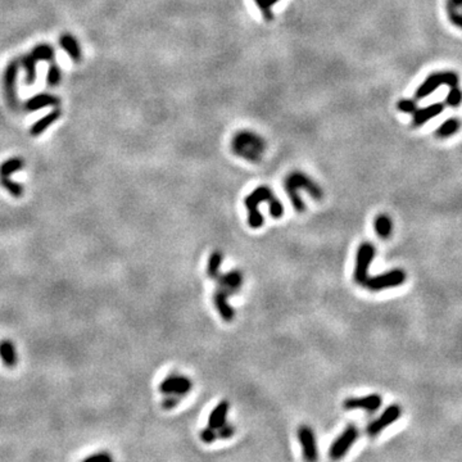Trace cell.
<instances>
[{"label": "cell", "mask_w": 462, "mask_h": 462, "mask_svg": "<svg viewBox=\"0 0 462 462\" xmlns=\"http://www.w3.org/2000/svg\"><path fill=\"white\" fill-rule=\"evenodd\" d=\"M61 103L58 97L55 95L48 94V92H40V94L33 95L32 98L26 100L23 104V109L27 112H33V110L41 109L45 107H56Z\"/></svg>", "instance_id": "e0dca14e"}, {"label": "cell", "mask_w": 462, "mask_h": 462, "mask_svg": "<svg viewBox=\"0 0 462 462\" xmlns=\"http://www.w3.org/2000/svg\"><path fill=\"white\" fill-rule=\"evenodd\" d=\"M200 439H202L203 443L205 444H212L215 443L216 440L218 439L217 433H216V429L212 428H204L202 431H200Z\"/></svg>", "instance_id": "4dcf8cb0"}, {"label": "cell", "mask_w": 462, "mask_h": 462, "mask_svg": "<svg viewBox=\"0 0 462 462\" xmlns=\"http://www.w3.org/2000/svg\"><path fill=\"white\" fill-rule=\"evenodd\" d=\"M20 66H22L26 71V84L27 85H33L36 80V63L37 62L35 59H32V56L30 54H25V55L21 56L20 59Z\"/></svg>", "instance_id": "cb8c5ba5"}, {"label": "cell", "mask_w": 462, "mask_h": 462, "mask_svg": "<svg viewBox=\"0 0 462 462\" xmlns=\"http://www.w3.org/2000/svg\"><path fill=\"white\" fill-rule=\"evenodd\" d=\"M228 297L230 295L222 287L217 286V289L213 293V304L225 322H231L235 318V311L228 304Z\"/></svg>", "instance_id": "9a60e30c"}, {"label": "cell", "mask_w": 462, "mask_h": 462, "mask_svg": "<svg viewBox=\"0 0 462 462\" xmlns=\"http://www.w3.org/2000/svg\"><path fill=\"white\" fill-rule=\"evenodd\" d=\"M284 189L297 212H303L305 209V204L299 194L300 190H305L315 200H321L323 198L322 187L302 171L290 172L284 180Z\"/></svg>", "instance_id": "7a4b0ae2"}, {"label": "cell", "mask_w": 462, "mask_h": 462, "mask_svg": "<svg viewBox=\"0 0 462 462\" xmlns=\"http://www.w3.org/2000/svg\"><path fill=\"white\" fill-rule=\"evenodd\" d=\"M297 436L300 447H302L303 458L305 461H316L318 457V449L317 443H316V435L312 428L308 425H300L298 428Z\"/></svg>", "instance_id": "7c38bea8"}, {"label": "cell", "mask_w": 462, "mask_h": 462, "mask_svg": "<svg viewBox=\"0 0 462 462\" xmlns=\"http://www.w3.org/2000/svg\"><path fill=\"white\" fill-rule=\"evenodd\" d=\"M216 433H217L218 439H228L235 434V429L231 424L225 422L221 428L216 429Z\"/></svg>", "instance_id": "d6a6232c"}, {"label": "cell", "mask_w": 462, "mask_h": 462, "mask_svg": "<svg viewBox=\"0 0 462 462\" xmlns=\"http://www.w3.org/2000/svg\"><path fill=\"white\" fill-rule=\"evenodd\" d=\"M375 233L381 239L390 238L393 233V221L388 215H379L374 222Z\"/></svg>", "instance_id": "7402d4cb"}, {"label": "cell", "mask_w": 462, "mask_h": 462, "mask_svg": "<svg viewBox=\"0 0 462 462\" xmlns=\"http://www.w3.org/2000/svg\"><path fill=\"white\" fill-rule=\"evenodd\" d=\"M28 54H30V55L32 56V59H35L36 62H38V61L53 62L54 58H55V51H54V48L48 43L38 44V45H36L35 48H33Z\"/></svg>", "instance_id": "603a6c76"}, {"label": "cell", "mask_w": 462, "mask_h": 462, "mask_svg": "<svg viewBox=\"0 0 462 462\" xmlns=\"http://www.w3.org/2000/svg\"><path fill=\"white\" fill-rule=\"evenodd\" d=\"M447 5L459 9V8L462 7V0H448V2H447Z\"/></svg>", "instance_id": "d590c367"}, {"label": "cell", "mask_w": 462, "mask_h": 462, "mask_svg": "<svg viewBox=\"0 0 462 462\" xmlns=\"http://www.w3.org/2000/svg\"><path fill=\"white\" fill-rule=\"evenodd\" d=\"M253 2L256 3L258 9L261 10L264 21L268 22V21L272 20V7H274L275 4H277L280 0H253Z\"/></svg>", "instance_id": "83f0119b"}, {"label": "cell", "mask_w": 462, "mask_h": 462, "mask_svg": "<svg viewBox=\"0 0 462 462\" xmlns=\"http://www.w3.org/2000/svg\"><path fill=\"white\" fill-rule=\"evenodd\" d=\"M447 12H448V17L451 22L457 27L462 28V12H459L457 8L449 7V5H447Z\"/></svg>", "instance_id": "1f68e13d"}, {"label": "cell", "mask_w": 462, "mask_h": 462, "mask_svg": "<svg viewBox=\"0 0 462 462\" xmlns=\"http://www.w3.org/2000/svg\"><path fill=\"white\" fill-rule=\"evenodd\" d=\"M0 358L7 367H14L17 364V352H15L14 344L10 340L5 339V340L0 341Z\"/></svg>", "instance_id": "44dd1931"}, {"label": "cell", "mask_w": 462, "mask_h": 462, "mask_svg": "<svg viewBox=\"0 0 462 462\" xmlns=\"http://www.w3.org/2000/svg\"><path fill=\"white\" fill-rule=\"evenodd\" d=\"M180 399H181V397H179V395L167 394V397L162 400V407L167 411L172 410V408H175L177 405H179Z\"/></svg>", "instance_id": "836d02e7"}, {"label": "cell", "mask_w": 462, "mask_h": 462, "mask_svg": "<svg viewBox=\"0 0 462 462\" xmlns=\"http://www.w3.org/2000/svg\"><path fill=\"white\" fill-rule=\"evenodd\" d=\"M25 167V161L20 157H12L0 164V185L10 192L14 198H21L23 195V186L18 182L10 180V175L15 171H20Z\"/></svg>", "instance_id": "5b68a950"}, {"label": "cell", "mask_w": 462, "mask_h": 462, "mask_svg": "<svg viewBox=\"0 0 462 462\" xmlns=\"http://www.w3.org/2000/svg\"><path fill=\"white\" fill-rule=\"evenodd\" d=\"M461 103H462V90L459 89L458 85H457V86H452L451 89H449L448 95H447L446 98V104L448 105V107L457 108L461 105Z\"/></svg>", "instance_id": "f1b7e54d"}, {"label": "cell", "mask_w": 462, "mask_h": 462, "mask_svg": "<svg viewBox=\"0 0 462 462\" xmlns=\"http://www.w3.org/2000/svg\"><path fill=\"white\" fill-rule=\"evenodd\" d=\"M359 435V431L356 425L351 424L344 429L343 433L333 441V444L329 448V456L331 459H339L346 454V452L352 448L354 441L357 440Z\"/></svg>", "instance_id": "ba28073f"}, {"label": "cell", "mask_w": 462, "mask_h": 462, "mask_svg": "<svg viewBox=\"0 0 462 462\" xmlns=\"http://www.w3.org/2000/svg\"><path fill=\"white\" fill-rule=\"evenodd\" d=\"M231 150L239 158H243L252 163L261 162L267 144L261 135L251 130H239L231 138Z\"/></svg>", "instance_id": "3957f363"}, {"label": "cell", "mask_w": 462, "mask_h": 462, "mask_svg": "<svg viewBox=\"0 0 462 462\" xmlns=\"http://www.w3.org/2000/svg\"><path fill=\"white\" fill-rule=\"evenodd\" d=\"M243 272L240 270H233L226 274H218L215 281L217 282L218 287H222L228 295H233L239 293L241 285H243Z\"/></svg>", "instance_id": "5bb4252c"}, {"label": "cell", "mask_w": 462, "mask_h": 462, "mask_svg": "<svg viewBox=\"0 0 462 462\" xmlns=\"http://www.w3.org/2000/svg\"><path fill=\"white\" fill-rule=\"evenodd\" d=\"M18 68H20V61L18 59H12L8 63L7 68L4 71L3 76V85H4V95L7 99L8 105L12 109H18L20 102L17 98V91H15V80H17Z\"/></svg>", "instance_id": "9c48e42d"}, {"label": "cell", "mask_w": 462, "mask_h": 462, "mask_svg": "<svg viewBox=\"0 0 462 462\" xmlns=\"http://www.w3.org/2000/svg\"><path fill=\"white\" fill-rule=\"evenodd\" d=\"M459 82V76L453 71H443V72H434V73L429 74L425 80H424L422 84L417 87L415 92V98L417 100L424 99V98L429 97L430 94H433L438 87L443 86H457Z\"/></svg>", "instance_id": "277c9868"}, {"label": "cell", "mask_w": 462, "mask_h": 462, "mask_svg": "<svg viewBox=\"0 0 462 462\" xmlns=\"http://www.w3.org/2000/svg\"><path fill=\"white\" fill-rule=\"evenodd\" d=\"M262 202L268 203L270 213L274 218H281L284 215V205L281 200L275 197L274 191L268 186L256 187L244 199V205L248 209V225L252 228H261L263 226V216L258 210Z\"/></svg>", "instance_id": "6da1fadb"}, {"label": "cell", "mask_w": 462, "mask_h": 462, "mask_svg": "<svg viewBox=\"0 0 462 462\" xmlns=\"http://www.w3.org/2000/svg\"><path fill=\"white\" fill-rule=\"evenodd\" d=\"M222 259H223V254L221 253L220 251H215L209 256V259H208V263H207V275L209 279L215 280L216 277H217V275L220 274V268H221V263H222Z\"/></svg>", "instance_id": "484cf974"}, {"label": "cell", "mask_w": 462, "mask_h": 462, "mask_svg": "<svg viewBox=\"0 0 462 462\" xmlns=\"http://www.w3.org/2000/svg\"><path fill=\"white\" fill-rule=\"evenodd\" d=\"M444 110L443 103H433L424 108H417L412 113V126L413 127H421L425 125L431 118H435Z\"/></svg>", "instance_id": "2e32d148"}, {"label": "cell", "mask_w": 462, "mask_h": 462, "mask_svg": "<svg viewBox=\"0 0 462 462\" xmlns=\"http://www.w3.org/2000/svg\"><path fill=\"white\" fill-rule=\"evenodd\" d=\"M459 126H461L459 120H457V118H449V120L444 121V122L439 126L435 133L438 138L447 139L449 138V136L454 135V133L459 130Z\"/></svg>", "instance_id": "d4e9b609"}, {"label": "cell", "mask_w": 462, "mask_h": 462, "mask_svg": "<svg viewBox=\"0 0 462 462\" xmlns=\"http://www.w3.org/2000/svg\"><path fill=\"white\" fill-rule=\"evenodd\" d=\"M62 116L61 109H53L51 112H49L48 114H45L44 117H41L40 120L36 121L32 126L30 127V133L32 136H40L44 131L48 127H50L56 120H59Z\"/></svg>", "instance_id": "ffe728a7"}, {"label": "cell", "mask_w": 462, "mask_h": 462, "mask_svg": "<svg viewBox=\"0 0 462 462\" xmlns=\"http://www.w3.org/2000/svg\"><path fill=\"white\" fill-rule=\"evenodd\" d=\"M398 110L403 113H407V114H412L416 109H417V105L416 102L412 99H400L397 103Z\"/></svg>", "instance_id": "f546056e"}, {"label": "cell", "mask_w": 462, "mask_h": 462, "mask_svg": "<svg viewBox=\"0 0 462 462\" xmlns=\"http://www.w3.org/2000/svg\"><path fill=\"white\" fill-rule=\"evenodd\" d=\"M59 45H61V48L64 49V51L68 54V56L74 62V63L81 62L82 51L79 45V41L76 40L74 36H72L71 33H63V35H61V37H59Z\"/></svg>", "instance_id": "ac0fdd59"}, {"label": "cell", "mask_w": 462, "mask_h": 462, "mask_svg": "<svg viewBox=\"0 0 462 462\" xmlns=\"http://www.w3.org/2000/svg\"><path fill=\"white\" fill-rule=\"evenodd\" d=\"M98 459H103V461H110L112 459V456L107 452H100L98 454H92V456L87 457L86 461H98Z\"/></svg>", "instance_id": "e575fe53"}, {"label": "cell", "mask_w": 462, "mask_h": 462, "mask_svg": "<svg viewBox=\"0 0 462 462\" xmlns=\"http://www.w3.org/2000/svg\"><path fill=\"white\" fill-rule=\"evenodd\" d=\"M62 81V71L59 68L58 64L55 63V61L49 62V68L48 73H46V85L49 87H55L61 84Z\"/></svg>", "instance_id": "4316f807"}, {"label": "cell", "mask_w": 462, "mask_h": 462, "mask_svg": "<svg viewBox=\"0 0 462 462\" xmlns=\"http://www.w3.org/2000/svg\"><path fill=\"white\" fill-rule=\"evenodd\" d=\"M192 382L187 376L179 374H171L162 380L159 384V392L162 394H174L182 397L191 390Z\"/></svg>", "instance_id": "30bf717a"}, {"label": "cell", "mask_w": 462, "mask_h": 462, "mask_svg": "<svg viewBox=\"0 0 462 462\" xmlns=\"http://www.w3.org/2000/svg\"><path fill=\"white\" fill-rule=\"evenodd\" d=\"M382 398L379 394H369L363 397H352L344 400L345 410H364L369 413H374L381 407Z\"/></svg>", "instance_id": "4fadbf2b"}, {"label": "cell", "mask_w": 462, "mask_h": 462, "mask_svg": "<svg viewBox=\"0 0 462 462\" xmlns=\"http://www.w3.org/2000/svg\"><path fill=\"white\" fill-rule=\"evenodd\" d=\"M376 249L375 245L370 241H363L359 244L356 254V266H354L353 279L356 284L364 285L366 280L369 279V267L371 262L374 261Z\"/></svg>", "instance_id": "8992f818"}, {"label": "cell", "mask_w": 462, "mask_h": 462, "mask_svg": "<svg viewBox=\"0 0 462 462\" xmlns=\"http://www.w3.org/2000/svg\"><path fill=\"white\" fill-rule=\"evenodd\" d=\"M228 410H230V403L228 400L223 399L216 406L215 408L210 412L209 417H208V426L212 429H218L226 422V418H227Z\"/></svg>", "instance_id": "d6986e66"}, {"label": "cell", "mask_w": 462, "mask_h": 462, "mask_svg": "<svg viewBox=\"0 0 462 462\" xmlns=\"http://www.w3.org/2000/svg\"><path fill=\"white\" fill-rule=\"evenodd\" d=\"M402 416V408L398 405H390L389 407H387L384 410V412L379 416L377 418H375L374 421L367 425L366 433L369 436H376L384 430L385 428H388L389 425L394 424L398 418Z\"/></svg>", "instance_id": "8fae6325"}, {"label": "cell", "mask_w": 462, "mask_h": 462, "mask_svg": "<svg viewBox=\"0 0 462 462\" xmlns=\"http://www.w3.org/2000/svg\"><path fill=\"white\" fill-rule=\"evenodd\" d=\"M406 277H407V275L403 270L395 268L392 270V271L384 272L381 275H376V276H369V279L364 282V286L371 292H380V290L390 289V287H395L405 284Z\"/></svg>", "instance_id": "52a82bcc"}]
</instances>
